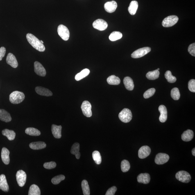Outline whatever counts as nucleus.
<instances>
[{
  "label": "nucleus",
  "mask_w": 195,
  "mask_h": 195,
  "mask_svg": "<svg viewBox=\"0 0 195 195\" xmlns=\"http://www.w3.org/2000/svg\"><path fill=\"white\" fill-rule=\"evenodd\" d=\"M81 108L83 114L87 117H90L92 115V105L88 101H85L82 103Z\"/></svg>",
  "instance_id": "obj_8"
},
{
  "label": "nucleus",
  "mask_w": 195,
  "mask_h": 195,
  "mask_svg": "<svg viewBox=\"0 0 195 195\" xmlns=\"http://www.w3.org/2000/svg\"><path fill=\"white\" fill-rule=\"evenodd\" d=\"M35 72L38 76L42 77L46 76V71L41 64L38 62H35L34 63Z\"/></svg>",
  "instance_id": "obj_12"
},
{
  "label": "nucleus",
  "mask_w": 195,
  "mask_h": 195,
  "mask_svg": "<svg viewBox=\"0 0 195 195\" xmlns=\"http://www.w3.org/2000/svg\"><path fill=\"white\" fill-rule=\"evenodd\" d=\"M0 119L6 123L9 122L12 120L10 114L3 109H0Z\"/></svg>",
  "instance_id": "obj_22"
},
{
  "label": "nucleus",
  "mask_w": 195,
  "mask_h": 195,
  "mask_svg": "<svg viewBox=\"0 0 195 195\" xmlns=\"http://www.w3.org/2000/svg\"><path fill=\"white\" fill-rule=\"evenodd\" d=\"M119 117L123 122L127 123L131 120L132 114L131 111L128 108H124L119 114Z\"/></svg>",
  "instance_id": "obj_3"
},
{
  "label": "nucleus",
  "mask_w": 195,
  "mask_h": 195,
  "mask_svg": "<svg viewBox=\"0 0 195 195\" xmlns=\"http://www.w3.org/2000/svg\"><path fill=\"white\" fill-rule=\"evenodd\" d=\"M92 157L96 163L99 165L102 162V158L99 152L98 151H95L92 154Z\"/></svg>",
  "instance_id": "obj_36"
},
{
  "label": "nucleus",
  "mask_w": 195,
  "mask_h": 195,
  "mask_svg": "<svg viewBox=\"0 0 195 195\" xmlns=\"http://www.w3.org/2000/svg\"><path fill=\"white\" fill-rule=\"evenodd\" d=\"M123 37L122 33L119 32L115 31L112 32L109 37L110 40L112 41L120 40Z\"/></svg>",
  "instance_id": "obj_33"
},
{
  "label": "nucleus",
  "mask_w": 195,
  "mask_h": 195,
  "mask_svg": "<svg viewBox=\"0 0 195 195\" xmlns=\"http://www.w3.org/2000/svg\"><path fill=\"white\" fill-rule=\"evenodd\" d=\"M178 18L177 16H169L163 20L162 23V25L164 27H170L174 26L178 23Z\"/></svg>",
  "instance_id": "obj_4"
},
{
  "label": "nucleus",
  "mask_w": 195,
  "mask_h": 195,
  "mask_svg": "<svg viewBox=\"0 0 195 195\" xmlns=\"http://www.w3.org/2000/svg\"><path fill=\"white\" fill-rule=\"evenodd\" d=\"M65 179V177L63 175H58L52 179L51 182L54 185H57Z\"/></svg>",
  "instance_id": "obj_40"
},
{
  "label": "nucleus",
  "mask_w": 195,
  "mask_h": 195,
  "mask_svg": "<svg viewBox=\"0 0 195 195\" xmlns=\"http://www.w3.org/2000/svg\"><path fill=\"white\" fill-rule=\"evenodd\" d=\"M6 53V49L4 47L0 48V61L2 60V58L5 56Z\"/></svg>",
  "instance_id": "obj_46"
},
{
  "label": "nucleus",
  "mask_w": 195,
  "mask_h": 195,
  "mask_svg": "<svg viewBox=\"0 0 195 195\" xmlns=\"http://www.w3.org/2000/svg\"><path fill=\"white\" fill-rule=\"evenodd\" d=\"M6 62L7 63L14 68H17L18 66L17 58L15 55L11 53L8 54L6 58Z\"/></svg>",
  "instance_id": "obj_15"
},
{
  "label": "nucleus",
  "mask_w": 195,
  "mask_h": 195,
  "mask_svg": "<svg viewBox=\"0 0 195 195\" xmlns=\"http://www.w3.org/2000/svg\"><path fill=\"white\" fill-rule=\"evenodd\" d=\"M160 72L158 70L153 71H150L147 73L146 78L150 80H155L159 78Z\"/></svg>",
  "instance_id": "obj_31"
},
{
  "label": "nucleus",
  "mask_w": 195,
  "mask_h": 195,
  "mask_svg": "<svg viewBox=\"0 0 195 195\" xmlns=\"http://www.w3.org/2000/svg\"><path fill=\"white\" fill-rule=\"evenodd\" d=\"M25 132L27 135L31 136H39L41 135V132L37 129L34 128H26Z\"/></svg>",
  "instance_id": "obj_35"
},
{
  "label": "nucleus",
  "mask_w": 195,
  "mask_h": 195,
  "mask_svg": "<svg viewBox=\"0 0 195 195\" xmlns=\"http://www.w3.org/2000/svg\"><path fill=\"white\" fill-rule=\"evenodd\" d=\"M138 3L136 1H132L130 3L128 10L129 12L132 15H135L138 8Z\"/></svg>",
  "instance_id": "obj_27"
},
{
  "label": "nucleus",
  "mask_w": 195,
  "mask_h": 195,
  "mask_svg": "<svg viewBox=\"0 0 195 195\" xmlns=\"http://www.w3.org/2000/svg\"><path fill=\"white\" fill-rule=\"evenodd\" d=\"M81 187L84 195L90 194V190L88 182L86 180H83L82 182Z\"/></svg>",
  "instance_id": "obj_34"
},
{
  "label": "nucleus",
  "mask_w": 195,
  "mask_h": 195,
  "mask_svg": "<svg viewBox=\"0 0 195 195\" xmlns=\"http://www.w3.org/2000/svg\"><path fill=\"white\" fill-rule=\"evenodd\" d=\"M121 169L123 172H126L129 170L130 166L129 162L126 160H124L121 163Z\"/></svg>",
  "instance_id": "obj_38"
},
{
  "label": "nucleus",
  "mask_w": 195,
  "mask_h": 195,
  "mask_svg": "<svg viewBox=\"0 0 195 195\" xmlns=\"http://www.w3.org/2000/svg\"><path fill=\"white\" fill-rule=\"evenodd\" d=\"M165 77L167 81L169 83H174L176 81V77L173 76L170 71H167L166 72Z\"/></svg>",
  "instance_id": "obj_37"
},
{
  "label": "nucleus",
  "mask_w": 195,
  "mask_h": 195,
  "mask_svg": "<svg viewBox=\"0 0 195 195\" xmlns=\"http://www.w3.org/2000/svg\"><path fill=\"white\" fill-rule=\"evenodd\" d=\"M46 145L43 142H36L30 143V148L34 150H38L43 149L46 147Z\"/></svg>",
  "instance_id": "obj_26"
},
{
  "label": "nucleus",
  "mask_w": 195,
  "mask_h": 195,
  "mask_svg": "<svg viewBox=\"0 0 195 195\" xmlns=\"http://www.w3.org/2000/svg\"><path fill=\"white\" fill-rule=\"evenodd\" d=\"M107 82L109 84L111 85H118L120 83V80L118 77L115 75H111L107 78Z\"/></svg>",
  "instance_id": "obj_30"
},
{
  "label": "nucleus",
  "mask_w": 195,
  "mask_h": 195,
  "mask_svg": "<svg viewBox=\"0 0 195 195\" xmlns=\"http://www.w3.org/2000/svg\"><path fill=\"white\" fill-rule=\"evenodd\" d=\"M194 137V133L192 130L187 129L181 135V139L185 142H188L192 140Z\"/></svg>",
  "instance_id": "obj_23"
},
{
  "label": "nucleus",
  "mask_w": 195,
  "mask_h": 195,
  "mask_svg": "<svg viewBox=\"0 0 195 195\" xmlns=\"http://www.w3.org/2000/svg\"><path fill=\"white\" fill-rule=\"evenodd\" d=\"M56 166V164L54 162L45 163L44 165V167L45 169H54Z\"/></svg>",
  "instance_id": "obj_42"
},
{
  "label": "nucleus",
  "mask_w": 195,
  "mask_h": 195,
  "mask_svg": "<svg viewBox=\"0 0 195 195\" xmlns=\"http://www.w3.org/2000/svg\"><path fill=\"white\" fill-rule=\"evenodd\" d=\"M137 179L139 183L148 184L150 181V175L148 173H141L138 176Z\"/></svg>",
  "instance_id": "obj_20"
},
{
  "label": "nucleus",
  "mask_w": 195,
  "mask_h": 195,
  "mask_svg": "<svg viewBox=\"0 0 195 195\" xmlns=\"http://www.w3.org/2000/svg\"><path fill=\"white\" fill-rule=\"evenodd\" d=\"M169 156L165 153H160L157 154L155 159L156 164L162 165L166 163L169 160Z\"/></svg>",
  "instance_id": "obj_10"
},
{
  "label": "nucleus",
  "mask_w": 195,
  "mask_h": 195,
  "mask_svg": "<svg viewBox=\"0 0 195 195\" xmlns=\"http://www.w3.org/2000/svg\"><path fill=\"white\" fill-rule=\"evenodd\" d=\"M25 96L24 93L16 91L10 94V101L13 104H18L22 102L25 99Z\"/></svg>",
  "instance_id": "obj_2"
},
{
  "label": "nucleus",
  "mask_w": 195,
  "mask_h": 195,
  "mask_svg": "<svg viewBox=\"0 0 195 195\" xmlns=\"http://www.w3.org/2000/svg\"><path fill=\"white\" fill-rule=\"evenodd\" d=\"M2 134L3 136L8 138L9 140L12 141L15 139L16 133L15 132L12 130L5 129L2 130Z\"/></svg>",
  "instance_id": "obj_29"
},
{
  "label": "nucleus",
  "mask_w": 195,
  "mask_h": 195,
  "mask_svg": "<svg viewBox=\"0 0 195 195\" xmlns=\"http://www.w3.org/2000/svg\"><path fill=\"white\" fill-rule=\"evenodd\" d=\"M90 72V71L89 69H84L81 72L78 73L76 75L75 79L76 81H79L88 76Z\"/></svg>",
  "instance_id": "obj_28"
},
{
  "label": "nucleus",
  "mask_w": 195,
  "mask_h": 195,
  "mask_svg": "<svg viewBox=\"0 0 195 195\" xmlns=\"http://www.w3.org/2000/svg\"><path fill=\"white\" fill-rule=\"evenodd\" d=\"M157 70H158L159 71V70H160V69H157Z\"/></svg>",
  "instance_id": "obj_49"
},
{
  "label": "nucleus",
  "mask_w": 195,
  "mask_h": 195,
  "mask_svg": "<svg viewBox=\"0 0 195 195\" xmlns=\"http://www.w3.org/2000/svg\"><path fill=\"white\" fill-rule=\"evenodd\" d=\"M123 82L127 90L131 91L134 88V84L133 80L129 77H126L123 80Z\"/></svg>",
  "instance_id": "obj_24"
},
{
  "label": "nucleus",
  "mask_w": 195,
  "mask_h": 195,
  "mask_svg": "<svg viewBox=\"0 0 195 195\" xmlns=\"http://www.w3.org/2000/svg\"><path fill=\"white\" fill-rule=\"evenodd\" d=\"M80 146L79 143H75L72 147L71 150V153L74 155L76 156L77 159H79L80 157Z\"/></svg>",
  "instance_id": "obj_25"
},
{
  "label": "nucleus",
  "mask_w": 195,
  "mask_h": 195,
  "mask_svg": "<svg viewBox=\"0 0 195 195\" xmlns=\"http://www.w3.org/2000/svg\"><path fill=\"white\" fill-rule=\"evenodd\" d=\"M35 90L38 94L41 96H49L53 95V93L51 91L43 87H36Z\"/></svg>",
  "instance_id": "obj_18"
},
{
  "label": "nucleus",
  "mask_w": 195,
  "mask_h": 195,
  "mask_svg": "<svg viewBox=\"0 0 195 195\" xmlns=\"http://www.w3.org/2000/svg\"><path fill=\"white\" fill-rule=\"evenodd\" d=\"M151 50L149 47H144L136 50L132 53L131 57L133 58H140L148 54Z\"/></svg>",
  "instance_id": "obj_7"
},
{
  "label": "nucleus",
  "mask_w": 195,
  "mask_h": 195,
  "mask_svg": "<svg viewBox=\"0 0 195 195\" xmlns=\"http://www.w3.org/2000/svg\"><path fill=\"white\" fill-rule=\"evenodd\" d=\"M188 88L190 91L192 92H195V80H190L188 83Z\"/></svg>",
  "instance_id": "obj_43"
},
{
  "label": "nucleus",
  "mask_w": 195,
  "mask_h": 195,
  "mask_svg": "<svg viewBox=\"0 0 195 195\" xmlns=\"http://www.w3.org/2000/svg\"><path fill=\"white\" fill-rule=\"evenodd\" d=\"M62 126L53 124L51 127L52 132L53 136L56 139H60L62 137Z\"/></svg>",
  "instance_id": "obj_21"
},
{
  "label": "nucleus",
  "mask_w": 195,
  "mask_h": 195,
  "mask_svg": "<svg viewBox=\"0 0 195 195\" xmlns=\"http://www.w3.org/2000/svg\"><path fill=\"white\" fill-rule=\"evenodd\" d=\"M176 178L180 182L187 183L190 181L191 177L189 173L187 172L181 171L176 173Z\"/></svg>",
  "instance_id": "obj_5"
},
{
  "label": "nucleus",
  "mask_w": 195,
  "mask_h": 195,
  "mask_svg": "<svg viewBox=\"0 0 195 195\" xmlns=\"http://www.w3.org/2000/svg\"><path fill=\"white\" fill-rule=\"evenodd\" d=\"M117 7V3L114 1L108 2L105 3L104 8L105 11L111 13L115 11Z\"/></svg>",
  "instance_id": "obj_14"
},
{
  "label": "nucleus",
  "mask_w": 195,
  "mask_h": 195,
  "mask_svg": "<svg viewBox=\"0 0 195 195\" xmlns=\"http://www.w3.org/2000/svg\"><path fill=\"white\" fill-rule=\"evenodd\" d=\"M27 40L32 47L40 52L45 51V47L41 41L31 33H28L26 35Z\"/></svg>",
  "instance_id": "obj_1"
},
{
  "label": "nucleus",
  "mask_w": 195,
  "mask_h": 195,
  "mask_svg": "<svg viewBox=\"0 0 195 195\" xmlns=\"http://www.w3.org/2000/svg\"><path fill=\"white\" fill-rule=\"evenodd\" d=\"M151 148L148 146H144L139 148V150L138 155L139 158H145L149 156L151 153Z\"/></svg>",
  "instance_id": "obj_13"
},
{
  "label": "nucleus",
  "mask_w": 195,
  "mask_h": 195,
  "mask_svg": "<svg viewBox=\"0 0 195 195\" xmlns=\"http://www.w3.org/2000/svg\"><path fill=\"white\" fill-rule=\"evenodd\" d=\"M58 35L62 40L67 41L69 40L70 33L69 29L63 25H60L58 27Z\"/></svg>",
  "instance_id": "obj_6"
},
{
  "label": "nucleus",
  "mask_w": 195,
  "mask_h": 195,
  "mask_svg": "<svg viewBox=\"0 0 195 195\" xmlns=\"http://www.w3.org/2000/svg\"><path fill=\"white\" fill-rule=\"evenodd\" d=\"M155 89L154 88H151L148 89V90L145 92L144 96L145 99H148L151 96H153L155 92Z\"/></svg>",
  "instance_id": "obj_41"
},
{
  "label": "nucleus",
  "mask_w": 195,
  "mask_h": 195,
  "mask_svg": "<svg viewBox=\"0 0 195 195\" xmlns=\"http://www.w3.org/2000/svg\"><path fill=\"white\" fill-rule=\"evenodd\" d=\"M40 41H41V42L43 44H44V42L43 41H42V40H41Z\"/></svg>",
  "instance_id": "obj_48"
},
{
  "label": "nucleus",
  "mask_w": 195,
  "mask_h": 195,
  "mask_svg": "<svg viewBox=\"0 0 195 195\" xmlns=\"http://www.w3.org/2000/svg\"><path fill=\"white\" fill-rule=\"evenodd\" d=\"M0 189L5 192H8L9 188L5 175H0Z\"/></svg>",
  "instance_id": "obj_17"
},
{
  "label": "nucleus",
  "mask_w": 195,
  "mask_h": 195,
  "mask_svg": "<svg viewBox=\"0 0 195 195\" xmlns=\"http://www.w3.org/2000/svg\"><path fill=\"white\" fill-rule=\"evenodd\" d=\"M188 51L190 54L193 56H195V44L193 43L190 44L189 46Z\"/></svg>",
  "instance_id": "obj_44"
},
{
  "label": "nucleus",
  "mask_w": 195,
  "mask_h": 195,
  "mask_svg": "<svg viewBox=\"0 0 195 195\" xmlns=\"http://www.w3.org/2000/svg\"><path fill=\"white\" fill-rule=\"evenodd\" d=\"M26 175L24 171L20 170L17 172L16 178L18 184L20 187H23L26 183Z\"/></svg>",
  "instance_id": "obj_9"
},
{
  "label": "nucleus",
  "mask_w": 195,
  "mask_h": 195,
  "mask_svg": "<svg viewBox=\"0 0 195 195\" xmlns=\"http://www.w3.org/2000/svg\"><path fill=\"white\" fill-rule=\"evenodd\" d=\"M158 110L160 113L159 117L160 122H165L167 118V111L166 107L164 105H160L159 107Z\"/></svg>",
  "instance_id": "obj_16"
},
{
  "label": "nucleus",
  "mask_w": 195,
  "mask_h": 195,
  "mask_svg": "<svg viewBox=\"0 0 195 195\" xmlns=\"http://www.w3.org/2000/svg\"><path fill=\"white\" fill-rule=\"evenodd\" d=\"M171 96L175 100H178L180 99V94L179 90L178 88L175 87L171 90Z\"/></svg>",
  "instance_id": "obj_39"
},
{
  "label": "nucleus",
  "mask_w": 195,
  "mask_h": 195,
  "mask_svg": "<svg viewBox=\"0 0 195 195\" xmlns=\"http://www.w3.org/2000/svg\"><path fill=\"white\" fill-rule=\"evenodd\" d=\"M29 195H40L41 191L38 186L33 184L30 186L28 193Z\"/></svg>",
  "instance_id": "obj_32"
},
{
  "label": "nucleus",
  "mask_w": 195,
  "mask_h": 195,
  "mask_svg": "<svg viewBox=\"0 0 195 195\" xmlns=\"http://www.w3.org/2000/svg\"><path fill=\"white\" fill-rule=\"evenodd\" d=\"M10 151L8 150L5 148H3L1 152V158L4 163L8 165L10 163Z\"/></svg>",
  "instance_id": "obj_19"
},
{
  "label": "nucleus",
  "mask_w": 195,
  "mask_h": 195,
  "mask_svg": "<svg viewBox=\"0 0 195 195\" xmlns=\"http://www.w3.org/2000/svg\"><path fill=\"white\" fill-rule=\"evenodd\" d=\"M192 154L194 156H195V148H193V149L192 150Z\"/></svg>",
  "instance_id": "obj_47"
},
{
  "label": "nucleus",
  "mask_w": 195,
  "mask_h": 195,
  "mask_svg": "<svg viewBox=\"0 0 195 195\" xmlns=\"http://www.w3.org/2000/svg\"><path fill=\"white\" fill-rule=\"evenodd\" d=\"M95 29L100 31H103L106 29L108 27L107 23L103 19H98L95 21L93 24Z\"/></svg>",
  "instance_id": "obj_11"
},
{
  "label": "nucleus",
  "mask_w": 195,
  "mask_h": 195,
  "mask_svg": "<svg viewBox=\"0 0 195 195\" xmlns=\"http://www.w3.org/2000/svg\"><path fill=\"white\" fill-rule=\"evenodd\" d=\"M117 187L115 186H114L109 188L107 190L105 195H114L115 194L116 191H117Z\"/></svg>",
  "instance_id": "obj_45"
}]
</instances>
